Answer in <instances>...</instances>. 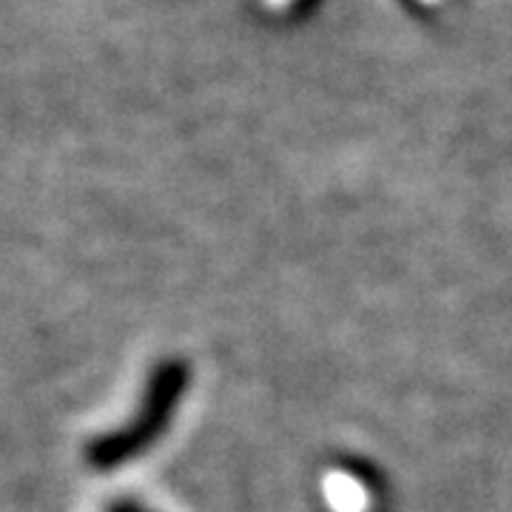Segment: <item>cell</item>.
<instances>
[{
    "label": "cell",
    "mask_w": 512,
    "mask_h": 512,
    "mask_svg": "<svg viewBox=\"0 0 512 512\" xmlns=\"http://www.w3.org/2000/svg\"><path fill=\"white\" fill-rule=\"evenodd\" d=\"M393 3H399L402 9H407L410 15H439L441 9H447L453 0H393Z\"/></svg>",
    "instance_id": "cell-2"
},
{
    "label": "cell",
    "mask_w": 512,
    "mask_h": 512,
    "mask_svg": "<svg viewBox=\"0 0 512 512\" xmlns=\"http://www.w3.org/2000/svg\"><path fill=\"white\" fill-rule=\"evenodd\" d=\"M316 0H256V6L274 20H291L305 15Z\"/></svg>",
    "instance_id": "cell-1"
}]
</instances>
